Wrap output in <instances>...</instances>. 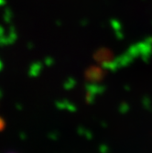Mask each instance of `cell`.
<instances>
[{
    "label": "cell",
    "instance_id": "cell-1",
    "mask_svg": "<svg viewBox=\"0 0 152 153\" xmlns=\"http://www.w3.org/2000/svg\"><path fill=\"white\" fill-rule=\"evenodd\" d=\"M1 66H2V65H1V62H0V69H1Z\"/></svg>",
    "mask_w": 152,
    "mask_h": 153
}]
</instances>
